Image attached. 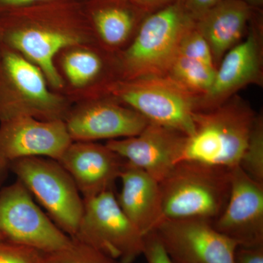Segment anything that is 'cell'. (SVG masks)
Returning a JSON list of instances; mask_svg holds the SVG:
<instances>
[{"label":"cell","mask_w":263,"mask_h":263,"mask_svg":"<svg viewBox=\"0 0 263 263\" xmlns=\"http://www.w3.org/2000/svg\"><path fill=\"white\" fill-rule=\"evenodd\" d=\"M186 138L181 132L149 122L137 136L110 140L105 145L160 183L181 162Z\"/></svg>","instance_id":"cell-13"},{"label":"cell","mask_w":263,"mask_h":263,"mask_svg":"<svg viewBox=\"0 0 263 263\" xmlns=\"http://www.w3.org/2000/svg\"><path fill=\"white\" fill-rule=\"evenodd\" d=\"M119 179L117 200L122 212L144 236L155 231L163 219L160 183L127 161Z\"/></svg>","instance_id":"cell-18"},{"label":"cell","mask_w":263,"mask_h":263,"mask_svg":"<svg viewBox=\"0 0 263 263\" xmlns=\"http://www.w3.org/2000/svg\"><path fill=\"white\" fill-rule=\"evenodd\" d=\"M0 43L37 65L53 91L64 80L56 64L61 52L98 45L84 8L72 0H51L0 14Z\"/></svg>","instance_id":"cell-1"},{"label":"cell","mask_w":263,"mask_h":263,"mask_svg":"<svg viewBox=\"0 0 263 263\" xmlns=\"http://www.w3.org/2000/svg\"><path fill=\"white\" fill-rule=\"evenodd\" d=\"M0 263H43V253L10 240H0Z\"/></svg>","instance_id":"cell-25"},{"label":"cell","mask_w":263,"mask_h":263,"mask_svg":"<svg viewBox=\"0 0 263 263\" xmlns=\"http://www.w3.org/2000/svg\"><path fill=\"white\" fill-rule=\"evenodd\" d=\"M0 234L5 240L43 254L67 248L72 243L18 180L0 192Z\"/></svg>","instance_id":"cell-9"},{"label":"cell","mask_w":263,"mask_h":263,"mask_svg":"<svg viewBox=\"0 0 263 263\" xmlns=\"http://www.w3.org/2000/svg\"><path fill=\"white\" fill-rule=\"evenodd\" d=\"M235 263H263V245L239 247L235 255Z\"/></svg>","instance_id":"cell-28"},{"label":"cell","mask_w":263,"mask_h":263,"mask_svg":"<svg viewBox=\"0 0 263 263\" xmlns=\"http://www.w3.org/2000/svg\"><path fill=\"white\" fill-rule=\"evenodd\" d=\"M239 167L257 182L263 183V119L257 115Z\"/></svg>","instance_id":"cell-22"},{"label":"cell","mask_w":263,"mask_h":263,"mask_svg":"<svg viewBox=\"0 0 263 263\" xmlns=\"http://www.w3.org/2000/svg\"><path fill=\"white\" fill-rule=\"evenodd\" d=\"M51 89L44 74L18 52L0 46V122L18 117L65 120L72 107Z\"/></svg>","instance_id":"cell-6"},{"label":"cell","mask_w":263,"mask_h":263,"mask_svg":"<svg viewBox=\"0 0 263 263\" xmlns=\"http://www.w3.org/2000/svg\"><path fill=\"white\" fill-rule=\"evenodd\" d=\"M247 37L227 52L216 67L212 87L198 99L196 111L215 108L251 84L262 83V29L251 20Z\"/></svg>","instance_id":"cell-11"},{"label":"cell","mask_w":263,"mask_h":263,"mask_svg":"<svg viewBox=\"0 0 263 263\" xmlns=\"http://www.w3.org/2000/svg\"><path fill=\"white\" fill-rule=\"evenodd\" d=\"M216 68L177 54L165 76L201 98L212 87Z\"/></svg>","instance_id":"cell-21"},{"label":"cell","mask_w":263,"mask_h":263,"mask_svg":"<svg viewBox=\"0 0 263 263\" xmlns=\"http://www.w3.org/2000/svg\"><path fill=\"white\" fill-rule=\"evenodd\" d=\"M76 104L65 119L72 141L129 138L149 123L136 110L111 99H90Z\"/></svg>","instance_id":"cell-12"},{"label":"cell","mask_w":263,"mask_h":263,"mask_svg":"<svg viewBox=\"0 0 263 263\" xmlns=\"http://www.w3.org/2000/svg\"><path fill=\"white\" fill-rule=\"evenodd\" d=\"M83 200L82 216L72 239L119 263H133L143 254L144 235L122 212L114 190Z\"/></svg>","instance_id":"cell-8"},{"label":"cell","mask_w":263,"mask_h":263,"mask_svg":"<svg viewBox=\"0 0 263 263\" xmlns=\"http://www.w3.org/2000/svg\"><path fill=\"white\" fill-rule=\"evenodd\" d=\"M245 3H247L251 7L260 6L262 5L263 0H242Z\"/></svg>","instance_id":"cell-32"},{"label":"cell","mask_w":263,"mask_h":263,"mask_svg":"<svg viewBox=\"0 0 263 263\" xmlns=\"http://www.w3.org/2000/svg\"><path fill=\"white\" fill-rule=\"evenodd\" d=\"M0 46H1V43H0Z\"/></svg>","instance_id":"cell-34"},{"label":"cell","mask_w":263,"mask_h":263,"mask_svg":"<svg viewBox=\"0 0 263 263\" xmlns=\"http://www.w3.org/2000/svg\"><path fill=\"white\" fill-rule=\"evenodd\" d=\"M222 0H181L186 11L195 21L219 4Z\"/></svg>","instance_id":"cell-27"},{"label":"cell","mask_w":263,"mask_h":263,"mask_svg":"<svg viewBox=\"0 0 263 263\" xmlns=\"http://www.w3.org/2000/svg\"><path fill=\"white\" fill-rule=\"evenodd\" d=\"M95 98L116 100L141 114L150 123L173 128L187 136L195 131L193 114L198 97L167 76L116 79L70 98L72 103Z\"/></svg>","instance_id":"cell-2"},{"label":"cell","mask_w":263,"mask_h":263,"mask_svg":"<svg viewBox=\"0 0 263 263\" xmlns=\"http://www.w3.org/2000/svg\"><path fill=\"white\" fill-rule=\"evenodd\" d=\"M252 7L242 0H222L195 21L199 32L206 40L216 68L224 54L241 41Z\"/></svg>","instance_id":"cell-20"},{"label":"cell","mask_w":263,"mask_h":263,"mask_svg":"<svg viewBox=\"0 0 263 263\" xmlns=\"http://www.w3.org/2000/svg\"><path fill=\"white\" fill-rule=\"evenodd\" d=\"M143 254L147 263H172L155 231L145 235Z\"/></svg>","instance_id":"cell-26"},{"label":"cell","mask_w":263,"mask_h":263,"mask_svg":"<svg viewBox=\"0 0 263 263\" xmlns=\"http://www.w3.org/2000/svg\"><path fill=\"white\" fill-rule=\"evenodd\" d=\"M58 162L86 198L114 190L126 160L106 145L72 141Z\"/></svg>","instance_id":"cell-16"},{"label":"cell","mask_w":263,"mask_h":263,"mask_svg":"<svg viewBox=\"0 0 263 263\" xmlns=\"http://www.w3.org/2000/svg\"><path fill=\"white\" fill-rule=\"evenodd\" d=\"M232 169L183 161L160 183L163 219L213 223L229 200Z\"/></svg>","instance_id":"cell-5"},{"label":"cell","mask_w":263,"mask_h":263,"mask_svg":"<svg viewBox=\"0 0 263 263\" xmlns=\"http://www.w3.org/2000/svg\"><path fill=\"white\" fill-rule=\"evenodd\" d=\"M212 226L239 247L262 246L263 183L239 166L232 169L229 200Z\"/></svg>","instance_id":"cell-15"},{"label":"cell","mask_w":263,"mask_h":263,"mask_svg":"<svg viewBox=\"0 0 263 263\" xmlns=\"http://www.w3.org/2000/svg\"><path fill=\"white\" fill-rule=\"evenodd\" d=\"M72 142L61 119L45 121L23 116L0 122V161L8 165L27 157L58 161Z\"/></svg>","instance_id":"cell-14"},{"label":"cell","mask_w":263,"mask_h":263,"mask_svg":"<svg viewBox=\"0 0 263 263\" xmlns=\"http://www.w3.org/2000/svg\"><path fill=\"white\" fill-rule=\"evenodd\" d=\"M48 1L51 0H0V14L9 10Z\"/></svg>","instance_id":"cell-30"},{"label":"cell","mask_w":263,"mask_h":263,"mask_svg":"<svg viewBox=\"0 0 263 263\" xmlns=\"http://www.w3.org/2000/svg\"><path fill=\"white\" fill-rule=\"evenodd\" d=\"M60 53L61 75L65 81L62 94L67 97L117 79L115 55L104 51L98 45L76 46Z\"/></svg>","instance_id":"cell-19"},{"label":"cell","mask_w":263,"mask_h":263,"mask_svg":"<svg viewBox=\"0 0 263 263\" xmlns=\"http://www.w3.org/2000/svg\"><path fill=\"white\" fill-rule=\"evenodd\" d=\"M9 169L46 209L51 220L73 238L82 216L84 200L60 162L46 157H27L10 162Z\"/></svg>","instance_id":"cell-7"},{"label":"cell","mask_w":263,"mask_h":263,"mask_svg":"<svg viewBox=\"0 0 263 263\" xmlns=\"http://www.w3.org/2000/svg\"><path fill=\"white\" fill-rule=\"evenodd\" d=\"M130 1L143 11L150 14L179 0H130Z\"/></svg>","instance_id":"cell-29"},{"label":"cell","mask_w":263,"mask_h":263,"mask_svg":"<svg viewBox=\"0 0 263 263\" xmlns=\"http://www.w3.org/2000/svg\"><path fill=\"white\" fill-rule=\"evenodd\" d=\"M178 54L215 67L211 48L206 40L197 29L195 23L186 30L181 38Z\"/></svg>","instance_id":"cell-24"},{"label":"cell","mask_w":263,"mask_h":263,"mask_svg":"<svg viewBox=\"0 0 263 263\" xmlns=\"http://www.w3.org/2000/svg\"><path fill=\"white\" fill-rule=\"evenodd\" d=\"M85 13L98 46L114 55L130 43L148 15L130 0H92Z\"/></svg>","instance_id":"cell-17"},{"label":"cell","mask_w":263,"mask_h":263,"mask_svg":"<svg viewBox=\"0 0 263 263\" xmlns=\"http://www.w3.org/2000/svg\"><path fill=\"white\" fill-rule=\"evenodd\" d=\"M256 117L236 95L215 108L194 112L195 131L186 138L181 162L234 168L247 148Z\"/></svg>","instance_id":"cell-3"},{"label":"cell","mask_w":263,"mask_h":263,"mask_svg":"<svg viewBox=\"0 0 263 263\" xmlns=\"http://www.w3.org/2000/svg\"><path fill=\"white\" fill-rule=\"evenodd\" d=\"M8 171H10L9 165L0 161V192L3 190V183L6 179Z\"/></svg>","instance_id":"cell-31"},{"label":"cell","mask_w":263,"mask_h":263,"mask_svg":"<svg viewBox=\"0 0 263 263\" xmlns=\"http://www.w3.org/2000/svg\"><path fill=\"white\" fill-rule=\"evenodd\" d=\"M43 263H119L103 252L74 239L67 248L43 253Z\"/></svg>","instance_id":"cell-23"},{"label":"cell","mask_w":263,"mask_h":263,"mask_svg":"<svg viewBox=\"0 0 263 263\" xmlns=\"http://www.w3.org/2000/svg\"><path fill=\"white\" fill-rule=\"evenodd\" d=\"M155 232L172 263H235L238 245L199 219H164Z\"/></svg>","instance_id":"cell-10"},{"label":"cell","mask_w":263,"mask_h":263,"mask_svg":"<svg viewBox=\"0 0 263 263\" xmlns=\"http://www.w3.org/2000/svg\"><path fill=\"white\" fill-rule=\"evenodd\" d=\"M5 239L4 237L1 234H0V240Z\"/></svg>","instance_id":"cell-33"},{"label":"cell","mask_w":263,"mask_h":263,"mask_svg":"<svg viewBox=\"0 0 263 263\" xmlns=\"http://www.w3.org/2000/svg\"><path fill=\"white\" fill-rule=\"evenodd\" d=\"M195 23L181 0L147 15L130 43L115 54L117 79L165 76L181 38Z\"/></svg>","instance_id":"cell-4"}]
</instances>
